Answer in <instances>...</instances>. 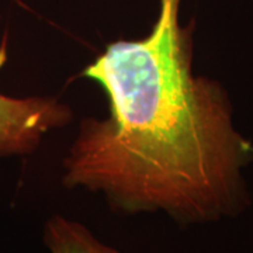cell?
Segmentation results:
<instances>
[{
  "mask_svg": "<svg viewBox=\"0 0 253 253\" xmlns=\"http://www.w3.org/2000/svg\"><path fill=\"white\" fill-rule=\"evenodd\" d=\"M180 1L161 0L148 36L111 42L84 68L110 111L82 120L62 183L103 194L121 214L162 211L189 226L249 210L253 141L222 83L194 72L196 24L181 26Z\"/></svg>",
  "mask_w": 253,
  "mask_h": 253,
  "instance_id": "cell-1",
  "label": "cell"
},
{
  "mask_svg": "<svg viewBox=\"0 0 253 253\" xmlns=\"http://www.w3.org/2000/svg\"><path fill=\"white\" fill-rule=\"evenodd\" d=\"M72 120L73 110L54 96L11 97L0 91V162L34 154L46 134Z\"/></svg>",
  "mask_w": 253,
  "mask_h": 253,
  "instance_id": "cell-2",
  "label": "cell"
},
{
  "mask_svg": "<svg viewBox=\"0 0 253 253\" xmlns=\"http://www.w3.org/2000/svg\"><path fill=\"white\" fill-rule=\"evenodd\" d=\"M44 244L51 253H121L99 241L83 224L62 215L46 219Z\"/></svg>",
  "mask_w": 253,
  "mask_h": 253,
  "instance_id": "cell-3",
  "label": "cell"
}]
</instances>
